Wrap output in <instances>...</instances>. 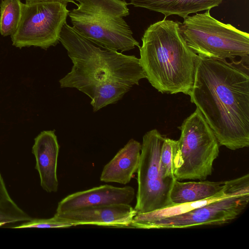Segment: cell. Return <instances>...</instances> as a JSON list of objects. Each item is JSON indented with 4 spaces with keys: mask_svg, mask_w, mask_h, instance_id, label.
<instances>
[{
    "mask_svg": "<svg viewBox=\"0 0 249 249\" xmlns=\"http://www.w3.org/2000/svg\"><path fill=\"white\" fill-rule=\"evenodd\" d=\"M249 56L239 60L197 55L189 94L220 145L232 150L249 146Z\"/></svg>",
    "mask_w": 249,
    "mask_h": 249,
    "instance_id": "obj_1",
    "label": "cell"
},
{
    "mask_svg": "<svg viewBox=\"0 0 249 249\" xmlns=\"http://www.w3.org/2000/svg\"><path fill=\"white\" fill-rule=\"evenodd\" d=\"M59 42L73 63L71 71L59 80L61 88H76L88 95L95 112L117 103L133 86L146 78L139 58L102 49L67 22Z\"/></svg>",
    "mask_w": 249,
    "mask_h": 249,
    "instance_id": "obj_2",
    "label": "cell"
},
{
    "mask_svg": "<svg viewBox=\"0 0 249 249\" xmlns=\"http://www.w3.org/2000/svg\"><path fill=\"white\" fill-rule=\"evenodd\" d=\"M180 23L164 18L151 24L142 38L139 61L146 78L158 91L189 95L197 54L181 36Z\"/></svg>",
    "mask_w": 249,
    "mask_h": 249,
    "instance_id": "obj_3",
    "label": "cell"
},
{
    "mask_svg": "<svg viewBox=\"0 0 249 249\" xmlns=\"http://www.w3.org/2000/svg\"><path fill=\"white\" fill-rule=\"evenodd\" d=\"M76 1L77 8L70 10L68 16L83 36L102 48L121 52L140 47L124 18L129 14L125 0Z\"/></svg>",
    "mask_w": 249,
    "mask_h": 249,
    "instance_id": "obj_4",
    "label": "cell"
},
{
    "mask_svg": "<svg viewBox=\"0 0 249 249\" xmlns=\"http://www.w3.org/2000/svg\"><path fill=\"white\" fill-rule=\"evenodd\" d=\"M249 202V175L231 179L228 193L223 197L185 213L167 217L146 218L138 214L130 228H187L202 225H222L236 218Z\"/></svg>",
    "mask_w": 249,
    "mask_h": 249,
    "instance_id": "obj_5",
    "label": "cell"
},
{
    "mask_svg": "<svg viewBox=\"0 0 249 249\" xmlns=\"http://www.w3.org/2000/svg\"><path fill=\"white\" fill-rule=\"evenodd\" d=\"M187 46L197 55L215 59L249 56V35L211 16L210 10L187 16L179 25Z\"/></svg>",
    "mask_w": 249,
    "mask_h": 249,
    "instance_id": "obj_6",
    "label": "cell"
},
{
    "mask_svg": "<svg viewBox=\"0 0 249 249\" xmlns=\"http://www.w3.org/2000/svg\"><path fill=\"white\" fill-rule=\"evenodd\" d=\"M178 128L181 134L174 159L175 179L205 180L219 155L220 144L215 135L196 108Z\"/></svg>",
    "mask_w": 249,
    "mask_h": 249,
    "instance_id": "obj_7",
    "label": "cell"
},
{
    "mask_svg": "<svg viewBox=\"0 0 249 249\" xmlns=\"http://www.w3.org/2000/svg\"><path fill=\"white\" fill-rule=\"evenodd\" d=\"M59 0L26 1L17 31L11 36L12 45L20 49L38 47L47 49L59 42L69 10Z\"/></svg>",
    "mask_w": 249,
    "mask_h": 249,
    "instance_id": "obj_8",
    "label": "cell"
},
{
    "mask_svg": "<svg viewBox=\"0 0 249 249\" xmlns=\"http://www.w3.org/2000/svg\"><path fill=\"white\" fill-rule=\"evenodd\" d=\"M165 138L156 129L147 132L143 136L137 171L138 189L134 208L137 214L173 206L170 194L176 179H164L159 169L160 151Z\"/></svg>",
    "mask_w": 249,
    "mask_h": 249,
    "instance_id": "obj_9",
    "label": "cell"
},
{
    "mask_svg": "<svg viewBox=\"0 0 249 249\" xmlns=\"http://www.w3.org/2000/svg\"><path fill=\"white\" fill-rule=\"evenodd\" d=\"M136 214V210L130 204H112L55 213L54 216L71 223L73 226L93 225L103 227L130 228Z\"/></svg>",
    "mask_w": 249,
    "mask_h": 249,
    "instance_id": "obj_10",
    "label": "cell"
},
{
    "mask_svg": "<svg viewBox=\"0 0 249 249\" xmlns=\"http://www.w3.org/2000/svg\"><path fill=\"white\" fill-rule=\"evenodd\" d=\"M135 195L131 186L102 185L67 196L58 203L56 213L100 205L130 204Z\"/></svg>",
    "mask_w": 249,
    "mask_h": 249,
    "instance_id": "obj_11",
    "label": "cell"
},
{
    "mask_svg": "<svg viewBox=\"0 0 249 249\" xmlns=\"http://www.w3.org/2000/svg\"><path fill=\"white\" fill-rule=\"evenodd\" d=\"M59 145L54 130L42 131L35 138L32 147L38 172L40 185L48 193L56 192L58 188L57 177Z\"/></svg>",
    "mask_w": 249,
    "mask_h": 249,
    "instance_id": "obj_12",
    "label": "cell"
},
{
    "mask_svg": "<svg viewBox=\"0 0 249 249\" xmlns=\"http://www.w3.org/2000/svg\"><path fill=\"white\" fill-rule=\"evenodd\" d=\"M142 144L131 139L104 167L100 180L106 183L128 184L137 172L140 160Z\"/></svg>",
    "mask_w": 249,
    "mask_h": 249,
    "instance_id": "obj_13",
    "label": "cell"
},
{
    "mask_svg": "<svg viewBox=\"0 0 249 249\" xmlns=\"http://www.w3.org/2000/svg\"><path fill=\"white\" fill-rule=\"evenodd\" d=\"M223 0H130L135 7L143 8L164 15H176L185 18L190 14L211 10Z\"/></svg>",
    "mask_w": 249,
    "mask_h": 249,
    "instance_id": "obj_14",
    "label": "cell"
},
{
    "mask_svg": "<svg viewBox=\"0 0 249 249\" xmlns=\"http://www.w3.org/2000/svg\"><path fill=\"white\" fill-rule=\"evenodd\" d=\"M226 187V181L208 180L180 182L175 179L170 198L173 205L191 203L208 199L222 193Z\"/></svg>",
    "mask_w": 249,
    "mask_h": 249,
    "instance_id": "obj_15",
    "label": "cell"
},
{
    "mask_svg": "<svg viewBox=\"0 0 249 249\" xmlns=\"http://www.w3.org/2000/svg\"><path fill=\"white\" fill-rule=\"evenodd\" d=\"M32 219L10 197L0 173V223H15Z\"/></svg>",
    "mask_w": 249,
    "mask_h": 249,
    "instance_id": "obj_16",
    "label": "cell"
},
{
    "mask_svg": "<svg viewBox=\"0 0 249 249\" xmlns=\"http://www.w3.org/2000/svg\"><path fill=\"white\" fill-rule=\"evenodd\" d=\"M20 0H2L0 3V34L12 35L17 30L21 16Z\"/></svg>",
    "mask_w": 249,
    "mask_h": 249,
    "instance_id": "obj_17",
    "label": "cell"
},
{
    "mask_svg": "<svg viewBox=\"0 0 249 249\" xmlns=\"http://www.w3.org/2000/svg\"><path fill=\"white\" fill-rule=\"evenodd\" d=\"M177 145V141L165 138L159 161L160 172L164 179H175L174 175V159Z\"/></svg>",
    "mask_w": 249,
    "mask_h": 249,
    "instance_id": "obj_18",
    "label": "cell"
},
{
    "mask_svg": "<svg viewBox=\"0 0 249 249\" xmlns=\"http://www.w3.org/2000/svg\"><path fill=\"white\" fill-rule=\"evenodd\" d=\"M73 226L71 223L60 219L55 216L48 219H32L24 222L23 223L12 227L15 229L38 228H68Z\"/></svg>",
    "mask_w": 249,
    "mask_h": 249,
    "instance_id": "obj_19",
    "label": "cell"
},
{
    "mask_svg": "<svg viewBox=\"0 0 249 249\" xmlns=\"http://www.w3.org/2000/svg\"><path fill=\"white\" fill-rule=\"evenodd\" d=\"M36 0H26V1H36ZM59 0L61 1L64 2L68 4L69 2H72L76 4L75 1L76 0Z\"/></svg>",
    "mask_w": 249,
    "mask_h": 249,
    "instance_id": "obj_20",
    "label": "cell"
},
{
    "mask_svg": "<svg viewBox=\"0 0 249 249\" xmlns=\"http://www.w3.org/2000/svg\"><path fill=\"white\" fill-rule=\"evenodd\" d=\"M5 224L2 223H0V227L4 225Z\"/></svg>",
    "mask_w": 249,
    "mask_h": 249,
    "instance_id": "obj_21",
    "label": "cell"
}]
</instances>
